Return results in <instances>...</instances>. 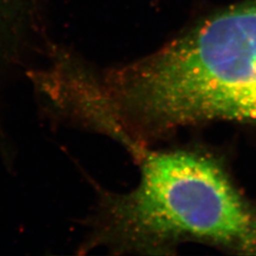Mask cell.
<instances>
[{
	"label": "cell",
	"instance_id": "obj_1",
	"mask_svg": "<svg viewBox=\"0 0 256 256\" xmlns=\"http://www.w3.org/2000/svg\"><path fill=\"white\" fill-rule=\"evenodd\" d=\"M104 82L119 119L148 130L256 122V1L210 16Z\"/></svg>",
	"mask_w": 256,
	"mask_h": 256
},
{
	"label": "cell",
	"instance_id": "obj_2",
	"mask_svg": "<svg viewBox=\"0 0 256 256\" xmlns=\"http://www.w3.org/2000/svg\"><path fill=\"white\" fill-rule=\"evenodd\" d=\"M82 254L122 236L136 245H162L180 238L210 241L256 254V212L214 160L190 152H153L142 158V178L126 196L100 191Z\"/></svg>",
	"mask_w": 256,
	"mask_h": 256
},
{
	"label": "cell",
	"instance_id": "obj_3",
	"mask_svg": "<svg viewBox=\"0 0 256 256\" xmlns=\"http://www.w3.org/2000/svg\"><path fill=\"white\" fill-rule=\"evenodd\" d=\"M45 66L25 74L39 118L52 130L82 128L120 135L101 78L74 52L52 44Z\"/></svg>",
	"mask_w": 256,
	"mask_h": 256
},
{
	"label": "cell",
	"instance_id": "obj_4",
	"mask_svg": "<svg viewBox=\"0 0 256 256\" xmlns=\"http://www.w3.org/2000/svg\"><path fill=\"white\" fill-rule=\"evenodd\" d=\"M32 0H0V58L23 46L34 36L16 21Z\"/></svg>",
	"mask_w": 256,
	"mask_h": 256
}]
</instances>
